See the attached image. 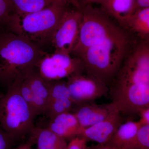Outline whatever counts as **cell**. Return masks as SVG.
<instances>
[{
	"label": "cell",
	"instance_id": "cell-21",
	"mask_svg": "<svg viewBox=\"0 0 149 149\" xmlns=\"http://www.w3.org/2000/svg\"><path fill=\"white\" fill-rule=\"evenodd\" d=\"M13 14L10 0H0V24H7Z\"/></svg>",
	"mask_w": 149,
	"mask_h": 149
},
{
	"label": "cell",
	"instance_id": "cell-28",
	"mask_svg": "<svg viewBox=\"0 0 149 149\" xmlns=\"http://www.w3.org/2000/svg\"><path fill=\"white\" fill-rule=\"evenodd\" d=\"M34 143L33 140L30 138V140L27 143L22 144L21 146L18 147L17 149H28L29 148H31Z\"/></svg>",
	"mask_w": 149,
	"mask_h": 149
},
{
	"label": "cell",
	"instance_id": "cell-20",
	"mask_svg": "<svg viewBox=\"0 0 149 149\" xmlns=\"http://www.w3.org/2000/svg\"><path fill=\"white\" fill-rule=\"evenodd\" d=\"M134 149H149V125L140 126L136 134Z\"/></svg>",
	"mask_w": 149,
	"mask_h": 149
},
{
	"label": "cell",
	"instance_id": "cell-18",
	"mask_svg": "<svg viewBox=\"0 0 149 149\" xmlns=\"http://www.w3.org/2000/svg\"><path fill=\"white\" fill-rule=\"evenodd\" d=\"M123 29L137 34L143 40L149 39V7L137 9L127 19Z\"/></svg>",
	"mask_w": 149,
	"mask_h": 149
},
{
	"label": "cell",
	"instance_id": "cell-1",
	"mask_svg": "<svg viewBox=\"0 0 149 149\" xmlns=\"http://www.w3.org/2000/svg\"><path fill=\"white\" fill-rule=\"evenodd\" d=\"M112 102L121 114H137L149 107V42L132 49L113 80Z\"/></svg>",
	"mask_w": 149,
	"mask_h": 149
},
{
	"label": "cell",
	"instance_id": "cell-5",
	"mask_svg": "<svg viewBox=\"0 0 149 149\" xmlns=\"http://www.w3.org/2000/svg\"><path fill=\"white\" fill-rule=\"evenodd\" d=\"M8 86L6 93L0 97V126L14 140L30 133L35 127V117L16 82Z\"/></svg>",
	"mask_w": 149,
	"mask_h": 149
},
{
	"label": "cell",
	"instance_id": "cell-2",
	"mask_svg": "<svg viewBox=\"0 0 149 149\" xmlns=\"http://www.w3.org/2000/svg\"><path fill=\"white\" fill-rule=\"evenodd\" d=\"M132 40L125 29L88 48L77 58L82 61L86 73L108 86L133 49Z\"/></svg>",
	"mask_w": 149,
	"mask_h": 149
},
{
	"label": "cell",
	"instance_id": "cell-29",
	"mask_svg": "<svg viewBox=\"0 0 149 149\" xmlns=\"http://www.w3.org/2000/svg\"><path fill=\"white\" fill-rule=\"evenodd\" d=\"M56 1L68 5L71 4L75 6L80 7L79 5L74 0H56Z\"/></svg>",
	"mask_w": 149,
	"mask_h": 149
},
{
	"label": "cell",
	"instance_id": "cell-3",
	"mask_svg": "<svg viewBox=\"0 0 149 149\" xmlns=\"http://www.w3.org/2000/svg\"><path fill=\"white\" fill-rule=\"evenodd\" d=\"M46 52L10 32L0 35V81L8 85L35 69Z\"/></svg>",
	"mask_w": 149,
	"mask_h": 149
},
{
	"label": "cell",
	"instance_id": "cell-6",
	"mask_svg": "<svg viewBox=\"0 0 149 149\" xmlns=\"http://www.w3.org/2000/svg\"><path fill=\"white\" fill-rule=\"evenodd\" d=\"M82 8L83 19L79 39L71 53L77 57L88 48L124 30L115 24L101 8L88 4Z\"/></svg>",
	"mask_w": 149,
	"mask_h": 149
},
{
	"label": "cell",
	"instance_id": "cell-13",
	"mask_svg": "<svg viewBox=\"0 0 149 149\" xmlns=\"http://www.w3.org/2000/svg\"><path fill=\"white\" fill-rule=\"evenodd\" d=\"M26 77L31 91L34 116L45 114L49 98V82L41 77L35 69Z\"/></svg>",
	"mask_w": 149,
	"mask_h": 149
},
{
	"label": "cell",
	"instance_id": "cell-26",
	"mask_svg": "<svg viewBox=\"0 0 149 149\" xmlns=\"http://www.w3.org/2000/svg\"><path fill=\"white\" fill-rule=\"evenodd\" d=\"M137 9L149 7V0H136Z\"/></svg>",
	"mask_w": 149,
	"mask_h": 149
},
{
	"label": "cell",
	"instance_id": "cell-15",
	"mask_svg": "<svg viewBox=\"0 0 149 149\" xmlns=\"http://www.w3.org/2000/svg\"><path fill=\"white\" fill-rule=\"evenodd\" d=\"M97 3L123 28L127 19L137 10L136 0H98Z\"/></svg>",
	"mask_w": 149,
	"mask_h": 149
},
{
	"label": "cell",
	"instance_id": "cell-27",
	"mask_svg": "<svg viewBox=\"0 0 149 149\" xmlns=\"http://www.w3.org/2000/svg\"><path fill=\"white\" fill-rule=\"evenodd\" d=\"M81 7L88 4L97 3L98 0H74Z\"/></svg>",
	"mask_w": 149,
	"mask_h": 149
},
{
	"label": "cell",
	"instance_id": "cell-17",
	"mask_svg": "<svg viewBox=\"0 0 149 149\" xmlns=\"http://www.w3.org/2000/svg\"><path fill=\"white\" fill-rule=\"evenodd\" d=\"M30 133L38 149H65L68 145L65 139L47 128L34 127Z\"/></svg>",
	"mask_w": 149,
	"mask_h": 149
},
{
	"label": "cell",
	"instance_id": "cell-22",
	"mask_svg": "<svg viewBox=\"0 0 149 149\" xmlns=\"http://www.w3.org/2000/svg\"><path fill=\"white\" fill-rule=\"evenodd\" d=\"M87 142L82 137L77 136L71 139L65 149H88Z\"/></svg>",
	"mask_w": 149,
	"mask_h": 149
},
{
	"label": "cell",
	"instance_id": "cell-9",
	"mask_svg": "<svg viewBox=\"0 0 149 149\" xmlns=\"http://www.w3.org/2000/svg\"><path fill=\"white\" fill-rule=\"evenodd\" d=\"M66 79L68 88L75 105L92 102L106 96L109 92L106 84L88 73L72 74Z\"/></svg>",
	"mask_w": 149,
	"mask_h": 149
},
{
	"label": "cell",
	"instance_id": "cell-12",
	"mask_svg": "<svg viewBox=\"0 0 149 149\" xmlns=\"http://www.w3.org/2000/svg\"><path fill=\"white\" fill-rule=\"evenodd\" d=\"M75 106L73 113L82 128L91 127L103 120L116 108L112 102L97 104L88 102Z\"/></svg>",
	"mask_w": 149,
	"mask_h": 149
},
{
	"label": "cell",
	"instance_id": "cell-23",
	"mask_svg": "<svg viewBox=\"0 0 149 149\" xmlns=\"http://www.w3.org/2000/svg\"><path fill=\"white\" fill-rule=\"evenodd\" d=\"M14 139L0 128V149H11Z\"/></svg>",
	"mask_w": 149,
	"mask_h": 149
},
{
	"label": "cell",
	"instance_id": "cell-30",
	"mask_svg": "<svg viewBox=\"0 0 149 149\" xmlns=\"http://www.w3.org/2000/svg\"><path fill=\"white\" fill-rule=\"evenodd\" d=\"M31 148H29L28 149H31Z\"/></svg>",
	"mask_w": 149,
	"mask_h": 149
},
{
	"label": "cell",
	"instance_id": "cell-10",
	"mask_svg": "<svg viewBox=\"0 0 149 149\" xmlns=\"http://www.w3.org/2000/svg\"><path fill=\"white\" fill-rule=\"evenodd\" d=\"M122 122L121 113L116 108L103 120L91 127L83 128L79 136L87 141H93L99 144H106Z\"/></svg>",
	"mask_w": 149,
	"mask_h": 149
},
{
	"label": "cell",
	"instance_id": "cell-8",
	"mask_svg": "<svg viewBox=\"0 0 149 149\" xmlns=\"http://www.w3.org/2000/svg\"><path fill=\"white\" fill-rule=\"evenodd\" d=\"M36 68L41 77L49 82L63 80L72 74L85 72L80 58L58 53L46 52L38 62Z\"/></svg>",
	"mask_w": 149,
	"mask_h": 149
},
{
	"label": "cell",
	"instance_id": "cell-7",
	"mask_svg": "<svg viewBox=\"0 0 149 149\" xmlns=\"http://www.w3.org/2000/svg\"><path fill=\"white\" fill-rule=\"evenodd\" d=\"M82 19V7H67L52 37L54 52L70 55L78 42Z\"/></svg>",
	"mask_w": 149,
	"mask_h": 149
},
{
	"label": "cell",
	"instance_id": "cell-4",
	"mask_svg": "<svg viewBox=\"0 0 149 149\" xmlns=\"http://www.w3.org/2000/svg\"><path fill=\"white\" fill-rule=\"evenodd\" d=\"M68 6L55 0L35 12L21 16L13 14L7 24L11 32L41 47L51 43L54 31Z\"/></svg>",
	"mask_w": 149,
	"mask_h": 149
},
{
	"label": "cell",
	"instance_id": "cell-24",
	"mask_svg": "<svg viewBox=\"0 0 149 149\" xmlns=\"http://www.w3.org/2000/svg\"><path fill=\"white\" fill-rule=\"evenodd\" d=\"M137 114L140 117L138 121L141 126L149 125V107L141 109L138 111Z\"/></svg>",
	"mask_w": 149,
	"mask_h": 149
},
{
	"label": "cell",
	"instance_id": "cell-14",
	"mask_svg": "<svg viewBox=\"0 0 149 149\" xmlns=\"http://www.w3.org/2000/svg\"><path fill=\"white\" fill-rule=\"evenodd\" d=\"M47 128L65 140L80 136L83 129L71 112L61 113L51 118Z\"/></svg>",
	"mask_w": 149,
	"mask_h": 149
},
{
	"label": "cell",
	"instance_id": "cell-16",
	"mask_svg": "<svg viewBox=\"0 0 149 149\" xmlns=\"http://www.w3.org/2000/svg\"><path fill=\"white\" fill-rule=\"evenodd\" d=\"M141 125L138 121L121 123L107 145L116 149H134L136 134Z\"/></svg>",
	"mask_w": 149,
	"mask_h": 149
},
{
	"label": "cell",
	"instance_id": "cell-25",
	"mask_svg": "<svg viewBox=\"0 0 149 149\" xmlns=\"http://www.w3.org/2000/svg\"><path fill=\"white\" fill-rule=\"evenodd\" d=\"M88 149H116L107 144H99L88 147Z\"/></svg>",
	"mask_w": 149,
	"mask_h": 149
},
{
	"label": "cell",
	"instance_id": "cell-11",
	"mask_svg": "<svg viewBox=\"0 0 149 149\" xmlns=\"http://www.w3.org/2000/svg\"><path fill=\"white\" fill-rule=\"evenodd\" d=\"M49 82V81H48ZM49 98L45 114L49 119L63 113L71 112L75 106L63 80L50 81Z\"/></svg>",
	"mask_w": 149,
	"mask_h": 149
},
{
	"label": "cell",
	"instance_id": "cell-19",
	"mask_svg": "<svg viewBox=\"0 0 149 149\" xmlns=\"http://www.w3.org/2000/svg\"><path fill=\"white\" fill-rule=\"evenodd\" d=\"M55 0H10L14 14L19 16L32 13L50 5Z\"/></svg>",
	"mask_w": 149,
	"mask_h": 149
}]
</instances>
